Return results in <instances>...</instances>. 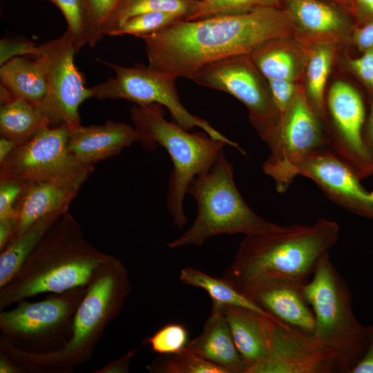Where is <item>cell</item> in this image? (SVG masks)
<instances>
[{
	"instance_id": "obj_24",
	"label": "cell",
	"mask_w": 373,
	"mask_h": 373,
	"mask_svg": "<svg viewBox=\"0 0 373 373\" xmlns=\"http://www.w3.org/2000/svg\"><path fill=\"white\" fill-rule=\"evenodd\" d=\"M0 81L1 86L15 99L26 100L34 106L47 91L44 67L36 57L32 59L15 57L1 65Z\"/></svg>"
},
{
	"instance_id": "obj_5",
	"label": "cell",
	"mask_w": 373,
	"mask_h": 373,
	"mask_svg": "<svg viewBox=\"0 0 373 373\" xmlns=\"http://www.w3.org/2000/svg\"><path fill=\"white\" fill-rule=\"evenodd\" d=\"M130 116L143 148L152 150L157 144L169 154L173 169L166 204L173 226L182 229L188 222L183 201L189 184L213 166L227 144L205 132L190 133L175 122H169L163 106L158 104H135L130 109Z\"/></svg>"
},
{
	"instance_id": "obj_33",
	"label": "cell",
	"mask_w": 373,
	"mask_h": 373,
	"mask_svg": "<svg viewBox=\"0 0 373 373\" xmlns=\"http://www.w3.org/2000/svg\"><path fill=\"white\" fill-rule=\"evenodd\" d=\"M61 12L77 53L88 44L89 34L83 0H48Z\"/></svg>"
},
{
	"instance_id": "obj_28",
	"label": "cell",
	"mask_w": 373,
	"mask_h": 373,
	"mask_svg": "<svg viewBox=\"0 0 373 373\" xmlns=\"http://www.w3.org/2000/svg\"><path fill=\"white\" fill-rule=\"evenodd\" d=\"M305 69L306 95L313 110L323 121L325 114V86L331 70L335 45L327 43L310 46Z\"/></svg>"
},
{
	"instance_id": "obj_40",
	"label": "cell",
	"mask_w": 373,
	"mask_h": 373,
	"mask_svg": "<svg viewBox=\"0 0 373 373\" xmlns=\"http://www.w3.org/2000/svg\"><path fill=\"white\" fill-rule=\"evenodd\" d=\"M352 40L363 52L373 48V19L366 20L355 27L353 29Z\"/></svg>"
},
{
	"instance_id": "obj_46",
	"label": "cell",
	"mask_w": 373,
	"mask_h": 373,
	"mask_svg": "<svg viewBox=\"0 0 373 373\" xmlns=\"http://www.w3.org/2000/svg\"><path fill=\"white\" fill-rule=\"evenodd\" d=\"M357 3L366 20L373 19V0H357Z\"/></svg>"
},
{
	"instance_id": "obj_27",
	"label": "cell",
	"mask_w": 373,
	"mask_h": 373,
	"mask_svg": "<svg viewBox=\"0 0 373 373\" xmlns=\"http://www.w3.org/2000/svg\"><path fill=\"white\" fill-rule=\"evenodd\" d=\"M179 279L185 285L204 289L212 301L223 305L249 308L274 319L223 277L215 278L194 267H184L180 271Z\"/></svg>"
},
{
	"instance_id": "obj_36",
	"label": "cell",
	"mask_w": 373,
	"mask_h": 373,
	"mask_svg": "<svg viewBox=\"0 0 373 373\" xmlns=\"http://www.w3.org/2000/svg\"><path fill=\"white\" fill-rule=\"evenodd\" d=\"M26 184L19 180H0V220L17 221V204Z\"/></svg>"
},
{
	"instance_id": "obj_12",
	"label": "cell",
	"mask_w": 373,
	"mask_h": 373,
	"mask_svg": "<svg viewBox=\"0 0 373 373\" xmlns=\"http://www.w3.org/2000/svg\"><path fill=\"white\" fill-rule=\"evenodd\" d=\"M66 125H43L26 142L18 144L0 163V180L15 179L27 183L68 182L93 169L69 151Z\"/></svg>"
},
{
	"instance_id": "obj_47",
	"label": "cell",
	"mask_w": 373,
	"mask_h": 373,
	"mask_svg": "<svg viewBox=\"0 0 373 373\" xmlns=\"http://www.w3.org/2000/svg\"><path fill=\"white\" fill-rule=\"evenodd\" d=\"M365 144L373 158V104L371 108L368 122L367 142H366Z\"/></svg>"
},
{
	"instance_id": "obj_26",
	"label": "cell",
	"mask_w": 373,
	"mask_h": 373,
	"mask_svg": "<svg viewBox=\"0 0 373 373\" xmlns=\"http://www.w3.org/2000/svg\"><path fill=\"white\" fill-rule=\"evenodd\" d=\"M44 124H48L30 102L14 99L0 108V134L19 144L32 138ZM49 125V124H48Z\"/></svg>"
},
{
	"instance_id": "obj_6",
	"label": "cell",
	"mask_w": 373,
	"mask_h": 373,
	"mask_svg": "<svg viewBox=\"0 0 373 373\" xmlns=\"http://www.w3.org/2000/svg\"><path fill=\"white\" fill-rule=\"evenodd\" d=\"M186 193L196 202V218L182 236L169 243L170 249L199 246L217 235L245 236L279 226L261 218L245 202L234 182L233 166L223 150L208 171L191 180Z\"/></svg>"
},
{
	"instance_id": "obj_45",
	"label": "cell",
	"mask_w": 373,
	"mask_h": 373,
	"mask_svg": "<svg viewBox=\"0 0 373 373\" xmlns=\"http://www.w3.org/2000/svg\"><path fill=\"white\" fill-rule=\"evenodd\" d=\"M19 144L13 140L0 138V163H1Z\"/></svg>"
},
{
	"instance_id": "obj_32",
	"label": "cell",
	"mask_w": 373,
	"mask_h": 373,
	"mask_svg": "<svg viewBox=\"0 0 373 373\" xmlns=\"http://www.w3.org/2000/svg\"><path fill=\"white\" fill-rule=\"evenodd\" d=\"M180 19H184L167 12H145L129 18L106 36L130 35L140 38L160 31Z\"/></svg>"
},
{
	"instance_id": "obj_15",
	"label": "cell",
	"mask_w": 373,
	"mask_h": 373,
	"mask_svg": "<svg viewBox=\"0 0 373 373\" xmlns=\"http://www.w3.org/2000/svg\"><path fill=\"white\" fill-rule=\"evenodd\" d=\"M247 373H350V368L313 334L274 321L267 356Z\"/></svg>"
},
{
	"instance_id": "obj_29",
	"label": "cell",
	"mask_w": 373,
	"mask_h": 373,
	"mask_svg": "<svg viewBox=\"0 0 373 373\" xmlns=\"http://www.w3.org/2000/svg\"><path fill=\"white\" fill-rule=\"evenodd\" d=\"M197 2L192 0H121L106 26L105 36L129 18L145 12H167L185 19Z\"/></svg>"
},
{
	"instance_id": "obj_37",
	"label": "cell",
	"mask_w": 373,
	"mask_h": 373,
	"mask_svg": "<svg viewBox=\"0 0 373 373\" xmlns=\"http://www.w3.org/2000/svg\"><path fill=\"white\" fill-rule=\"evenodd\" d=\"M39 53V46L26 39L3 37L0 41L1 66L15 57H35Z\"/></svg>"
},
{
	"instance_id": "obj_42",
	"label": "cell",
	"mask_w": 373,
	"mask_h": 373,
	"mask_svg": "<svg viewBox=\"0 0 373 373\" xmlns=\"http://www.w3.org/2000/svg\"><path fill=\"white\" fill-rule=\"evenodd\" d=\"M137 353L136 350H129L118 359L112 361L102 367L95 370L93 373H128L133 358Z\"/></svg>"
},
{
	"instance_id": "obj_11",
	"label": "cell",
	"mask_w": 373,
	"mask_h": 373,
	"mask_svg": "<svg viewBox=\"0 0 373 373\" xmlns=\"http://www.w3.org/2000/svg\"><path fill=\"white\" fill-rule=\"evenodd\" d=\"M77 53L70 35L66 31L58 38L39 46L35 56L43 64L47 91L35 106L50 125H66L69 128L81 124L79 107L93 97L91 88L86 87L83 74L74 61Z\"/></svg>"
},
{
	"instance_id": "obj_25",
	"label": "cell",
	"mask_w": 373,
	"mask_h": 373,
	"mask_svg": "<svg viewBox=\"0 0 373 373\" xmlns=\"http://www.w3.org/2000/svg\"><path fill=\"white\" fill-rule=\"evenodd\" d=\"M64 213H55L41 218L22 233L13 238L0 251V288L17 274L45 233Z\"/></svg>"
},
{
	"instance_id": "obj_16",
	"label": "cell",
	"mask_w": 373,
	"mask_h": 373,
	"mask_svg": "<svg viewBox=\"0 0 373 373\" xmlns=\"http://www.w3.org/2000/svg\"><path fill=\"white\" fill-rule=\"evenodd\" d=\"M298 175L312 180L341 207L373 218V191H366L357 175L329 150L312 153L296 164L291 178Z\"/></svg>"
},
{
	"instance_id": "obj_38",
	"label": "cell",
	"mask_w": 373,
	"mask_h": 373,
	"mask_svg": "<svg viewBox=\"0 0 373 373\" xmlns=\"http://www.w3.org/2000/svg\"><path fill=\"white\" fill-rule=\"evenodd\" d=\"M271 95L280 118L291 102L300 83L286 79H267Z\"/></svg>"
},
{
	"instance_id": "obj_20",
	"label": "cell",
	"mask_w": 373,
	"mask_h": 373,
	"mask_svg": "<svg viewBox=\"0 0 373 373\" xmlns=\"http://www.w3.org/2000/svg\"><path fill=\"white\" fill-rule=\"evenodd\" d=\"M287 11L297 29L296 39L307 46L336 45L353 32L345 18L332 6L318 0H288Z\"/></svg>"
},
{
	"instance_id": "obj_2",
	"label": "cell",
	"mask_w": 373,
	"mask_h": 373,
	"mask_svg": "<svg viewBox=\"0 0 373 373\" xmlns=\"http://www.w3.org/2000/svg\"><path fill=\"white\" fill-rule=\"evenodd\" d=\"M131 290L127 268L113 256L90 278L74 316L70 336L63 346L44 352H28L1 336L0 353L13 361L23 373H71L90 360Z\"/></svg>"
},
{
	"instance_id": "obj_48",
	"label": "cell",
	"mask_w": 373,
	"mask_h": 373,
	"mask_svg": "<svg viewBox=\"0 0 373 373\" xmlns=\"http://www.w3.org/2000/svg\"><path fill=\"white\" fill-rule=\"evenodd\" d=\"M336 1V3L341 4L344 8L347 9L349 12L352 13L355 17L359 16V12L358 8L355 6L352 0H331Z\"/></svg>"
},
{
	"instance_id": "obj_17",
	"label": "cell",
	"mask_w": 373,
	"mask_h": 373,
	"mask_svg": "<svg viewBox=\"0 0 373 373\" xmlns=\"http://www.w3.org/2000/svg\"><path fill=\"white\" fill-rule=\"evenodd\" d=\"M303 285L277 277H259L236 288L275 320L313 334L315 319L303 293Z\"/></svg>"
},
{
	"instance_id": "obj_9",
	"label": "cell",
	"mask_w": 373,
	"mask_h": 373,
	"mask_svg": "<svg viewBox=\"0 0 373 373\" xmlns=\"http://www.w3.org/2000/svg\"><path fill=\"white\" fill-rule=\"evenodd\" d=\"M86 286L53 294L44 300H23L9 310H1L0 330L17 347L28 352L57 350L68 341L75 312Z\"/></svg>"
},
{
	"instance_id": "obj_39",
	"label": "cell",
	"mask_w": 373,
	"mask_h": 373,
	"mask_svg": "<svg viewBox=\"0 0 373 373\" xmlns=\"http://www.w3.org/2000/svg\"><path fill=\"white\" fill-rule=\"evenodd\" d=\"M347 64L365 85L373 90V48L355 59H347Z\"/></svg>"
},
{
	"instance_id": "obj_10",
	"label": "cell",
	"mask_w": 373,
	"mask_h": 373,
	"mask_svg": "<svg viewBox=\"0 0 373 373\" xmlns=\"http://www.w3.org/2000/svg\"><path fill=\"white\" fill-rule=\"evenodd\" d=\"M100 61L110 67L115 76L92 87L93 97L98 100L125 99L139 106L160 104L169 111L174 122L183 129L189 131L199 127L212 138L224 142L246 155L236 142L220 133L205 119L191 114L183 106L176 88L178 78L173 75L142 64L126 67Z\"/></svg>"
},
{
	"instance_id": "obj_13",
	"label": "cell",
	"mask_w": 373,
	"mask_h": 373,
	"mask_svg": "<svg viewBox=\"0 0 373 373\" xmlns=\"http://www.w3.org/2000/svg\"><path fill=\"white\" fill-rule=\"evenodd\" d=\"M364 120V104L357 90L345 82H334L323 121L327 149L358 178L373 173V158L362 134Z\"/></svg>"
},
{
	"instance_id": "obj_35",
	"label": "cell",
	"mask_w": 373,
	"mask_h": 373,
	"mask_svg": "<svg viewBox=\"0 0 373 373\" xmlns=\"http://www.w3.org/2000/svg\"><path fill=\"white\" fill-rule=\"evenodd\" d=\"M120 1L121 0H83L90 46H96L105 36L106 26Z\"/></svg>"
},
{
	"instance_id": "obj_18",
	"label": "cell",
	"mask_w": 373,
	"mask_h": 373,
	"mask_svg": "<svg viewBox=\"0 0 373 373\" xmlns=\"http://www.w3.org/2000/svg\"><path fill=\"white\" fill-rule=\"evenodd\" d=\"M134 126L126 123L107 121L102 124L69 128L68 147L82 163L91 165L119 154L139 142Z\"/></svg>"
},
{
	"instance_id": "obj_23",
	"label": "cell",
	"mask_w": 373,
	"mask_h": 373,
	"mask_svg": "<svg viewBox=\"0 0 373 373\" xmlns=\"http://www.w3.org/2000/svg\"><path fill=\"white\" fill-rule=\"evenodd\" d=\"M311 47L294 37L266 41L249 55L267 79H286L300 83L305 73Z\"/></svg>"
},
{
	"instance_id": "obj_22",
	"label": "cell",
	"mask_w": 373,
	"mask_h": 373,
	"mask_svg": "<svg viewBox=\"0 0 373 373\" xmlns=\"http://www.w3.org/2000/svg\"><path fill=\"white\" fill-rule=\"evenodd\" d=\"M187 348L229 373H245L246 365L236 346L221 305L212 301L202 332L189 341Z\"/></svg>"
},
{
	"instance_id": "obj_34",
	"label": "cell",
	"mask_w": 373,
	"mask_h": 373,
	"mask_svg": "<svg viewBox=\"0 0 373 373\" xmlns=\"http://www.w3.org/2000/svg\"><path fill=\"white\" fill-rule=\"evenodd\" d=\"M189 342V332L180 323L164 325L142 343L160 355H171L184 349Z\"/></svg>"
},
{
	"instance_id": "obj_21",
	"label": "cell",
	"mask_w": 373,
	"mask_h": 373,
	"mask_svg": "<svg viewBox=\"0 0 373 373\" xmlns=\"http://www.w3.org/2000/svg\"><path fill=\"white\" fill-rule=\"evenodd\" d=\"M221 307L247 373L267 356L272 323L276 321L249 308Z\"/></svg>"
},
{
	"instance_id": "obj_8",
	"label": "cell",
	"mask_w": 373,
	"mask_h": 373,
	"mask_svg": "<svg viewBox=\"0 0 373 373\" xmlns=\"http://www.w3.org/2000/svg\"><path fill=\"white\" fill-rule=\"evenodd\" d=\"M195 84L229 93L247 108L251 123L267 144V161L279 152L280 115L272 99L267 79L249 55L225 58L207 64L192 77Z\"/></svg>"
},
{
	"instance_id": "obj_14",
	"label": "cell",
	"mask_w": 373,
	"mask_h": 373,
	"mask_svg": "<svg viewBox=\"0 0 373 373\" xmlns=\"http://www.w3.org/2000/svg\"><path fill=\"white\" fill-rule=\"evenodd\" d=\"M322 149H327L323 122L309 104L301 84L280 118L278 157L265 161L262 171L273 179L277 191L283 193L293 182L291 172L295 164Z\"/></svg>"
},
{
	"instance_id": "obj_43",
	"label": "cell",
	"mask_w": 373,
	"mask_h": 373,
	"mask_svg": "<svg viewBox=\"0 0 373 373\" xmlns=\"http://www.w3.org/2000/svg\"><path fill=\"white\" fill-rule=\"evenodd\" d=\"M17 220H0V251L11 240L17 227Z\"/></svg>"
},
{
	"instance_id": "obj_44",
	"label": "cell",
	"mask_w": 373,
	"mask_h": 373,
	"mask_svg": "<svg viewBox=\"0 0 373 373\" xmlns=\"http://www.w3.org/2000/svg\"><path fill=\"white\" fill-rule=\"evenodd\" d=\"M0 373H23L10 358L0 353Z\"/></svg>"
},
{
	"instance_id": "obj_3",
	"label": "cell",
	"mask_w": 373,
	"mask_h": 373,
	"mask_svg": "<svg viewBox=\"0 0 373 373\" xmlns=\"http://www.w3.org/2000/svg\"><path fill=\"white\" fill-rule=\"evenodd\" d=\"M113 256L88 242L68 211L48 230L17 274L0 288V309L41 294L86 286L96 269Z\"/></svg>"
},
{
	"instance_id": "obj_30",
	"label": "cell",
	"mask_w": 373,
	"mask_h": 373,
	"mask_svg": "<svg viewBox=\"0 0 373 373\" xmlns=\"http://www.w3.org/2000/svg\"><path fill=\"white\" fill-rule=\"evenodd\" d=\"M147 368L150 372L157 373H229L186 347L175 354L157 358Z\"/></svg>"
},
{
	"instance_id": "obj_7",
	"label": "cell",
	"mask_w": 373,
	"mask_h": 373,
	"mask_svg": "<svg viewBox=\"0 0 373 373\" xmlns=\"http://www.w3.org/2000/svg\"><path fill=\"white\" fill-rule=\"evenodd\" d=\"M304 298L314 314L313 335L349 367L350 373L367 344L366 327L356 318L350 289L332 264L328 253L303 286Z\"/></svg>"
},
{
	"instance_id": "obj_19",
	"label": "cell",
	"mask_w": 373,
	"mask_h": 373,
	"mask_svg": "<svg viewBox=\"0 0 373 373\" xmlns=\"http://www.w3.org/2000/svg\"><path fill=\"white\" fill-rule=\"evenodd\" d=\"M93 171L88 170L68 182L27 183L17 204V223L12 239L44 216L68 211L71 202Z\"/></svg>"
},
{
	"instance_id": "obj_31",
	"label": "cell",
	"mask_w": 373,
	"mask_h": 373,
	"mask_svg": "<svg viewBox=\"0 0 373 373\" xmlns=\"http://www.w3.org/2000/svg\"><path fill=\"white\" fill-rule=\"evenodd\" d=\"M285 0H200L186 20L240 14L263 8H278ZM288 1V0H287Z\"/></svg>"
},
{
	"instance_id": "obj_4",
	"label": "cell",
	"mask_w": 373,
	"mask_h": 373,
	"mask_svg": "<svg viewBox=\"0 0 373 373\" xmlns=\"http://www.w3.org/2000/svg\"><path fill=\"white\" fill-rule=\"evenodd\" d=\"M338 237V224L324 218L311 225H279L271 231L245 235L222 277L235 287L259 277H277L305 285Z\"/></svg>"
},
{
	"instance_id": "obj_41",
	"label": "cell",
	"mask_w": 373,
	"mask_h": 373,
	"mask_svg": "<svg viewBox=\"0 0 373 373\" xmlns=\"http://www.w3.org/2000/svg\"><path fill=\"white\" fill-rule=\"evenodd\" d=\"M367 344L365 351L350 373H373V325L366 326Z\"/></svg>"
},
{
	"instance_id": "obj_1",
	"label": "cell",
	"mask_w": 373,
	"mask_h": 373,
	"mask_svg": "<svg viewBox=\"0 0 373 373\" xmlns=\"http://www.w3.org/2000/svg\"><path fill=\"white\" fill-rule=\"evenodd\" d=\"M296 35L288 11L271 7L198 20L180 19L140 39L150 67L176 78L191 79L212 62L250 55L267 41Z\"/></svg>"
}]
</instances>
